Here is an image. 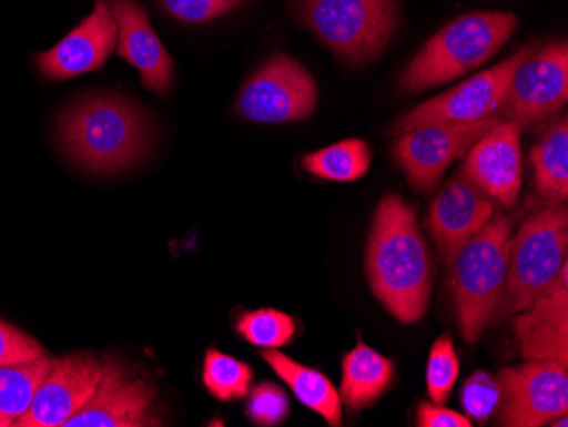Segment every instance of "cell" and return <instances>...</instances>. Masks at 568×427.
I'll list each match as a JSON object with an SVG mask.
<instances>
[{
	"label": "cell",
	"mask_w": 568,
	"mask_h": 427,
	"mask_svg": "<svg viewBox=\"0 0 568 427\" xmlns=\"http://www.w3.org/2000/svg\"><path fill=\"white\" fill-rule=\"evenodd\" d=\"M366 271L376 298L397 321L416 324L426 315L433 283L429 253L416 210L394 194L376 210Z\"/></svg>",
	"instance_id": "6da1fadb"
},
{
	"label": "cell",
	"mask_w": 568,
	"mask_h": 427,
	"mask_svg": "<svg viewBox=\"0 0 568 427\" xmlns=\"http://www.w3.org/2000/svg\"><path fill=\"white\" fill-rule=\"evenodd\" d=\"M67 154L89 171L114 174L135 165L150 145L149 124L139 108L114 95L73 104L59 121Z\"/></svg>",
	"instance_id": "7a4b0ae2"
},
{
	"label": "cell",
	"mask_w": 568,
	"mask_h": 427,
	"mask_svg": "<svg viewBox=\"0 0 568 427\" xmlns=\"http://www.w3.org/2000/svg\"><path fill=\"white\" fill-rule=\"evenodd\" d=\"M510 228L507 216H496L448 261L449 289L459 329L467 343H477L497 321L506 295Z\"/></svg>",
	"instance_id": "3957f363"
},
{
	"label": "cell",
	"mask_w": 568,
	"mask_h": 427,
	"mask_svg": "<svg viewBox=\"0 0 568 427\" xmlns=\"http://www.w3.org/2000/svg\"><path fill=\"white\" fill-rule=\"evenodd\" d=\"M518 27V18L510 12L462 16L424 44L398 85L407 92H420L455 81L493 59Z\"/></svg>",
	"instance_id": "277c9868"
},
{
	"label": "cell",
	"mask_w": 568,
	"mask_h": 427,
	"mask_svg": "<svg viewBox=\"0 0 568 427\" xmlns=\"http://www.w3.org/2000/svg\"><path fill=\"white\" fill-rule=\"evenodd\" d=\"M400 0H300L298 16L344 62L366 63L390 43Z\"/></svg>",
	"instance_id": "5b68a950"
},
{
	"label": "cell",
	"mask_w": 568,
	"mask_h": 427,
	"mask_svg": "<svg viewBox=\"0 0 568 427\" xmlns=\"http://www.w3.org/2000/svg\"><path fill=\"white\" fill-rule=\"evenodd\" d=\"M567 253V210L555 206L526 220L518 235L510 238L506 295L497 321L528 311L557 282Z\"/></svg>",
	"instance_id": "8992f818"
},
{
	"label": "cell",
	"mask_w": 568,
	"mask_h": 427,
	"mask_svg": "<svg viewBox=\"0 0 568 427\" xmlns=\"http://www.w3.org/2000/svg\"><path fill=\"white\" fill-rule=\"evenodd\" d=\"M536 43L526 44L506 62L477 73L470 81L456 85L452 91L429 99L395 121L392 135H404L427 123H475L499 113L506 98L514 70L535 50Z\"/></svg>",
	"instance_id": "52a82bcc"
},
{
	"label": "cell",
	"mask_w": 568,
	"mask_h": 427,
	"mask_svg": "<svg viewBox=\"0 0 568 427\" xmlns=\"http://www.w3.org/2000/svg\"><path fill=\"white\" fill-rule=\"evenodd\" d=\"M568 99V44L535 48L514 70L499 110L503 120L531 129L557 114Z\"/></svg>",
	"instance_id": "ba28073f"
},
{
	"label": "cell",
	"mask_w": 568,
	"mask_h": 427,
	"mask_svg": "<svg viewBox=\"0 0 568 427\" xmlns=\"http://www.w3.org/2000/svg\"><path fill=\"white\" fill-rule=\"evenodd\" d=\"M317 103V84L312 73L292 57L276 55L245 82L237 110L245 120L280 124L305 120Z\"/></svg>",
	"instance_id": "9c48e42d"
},
{
	"label": "cell",
	"mask_w": 568,
	"mask_h": 427,
	"mask_svg": "<svg viewBox=\"0 0 568 427\" xmlns=\"http://www.w3.org/2000/svg\"><path fill=\"white\" fill-rule=\"evenodd\" d=\"M568 365L528 362L504 368L497 376L500 388L497 424L506 427H538L567 416Z\"/></svg>",
	"instance_id": "30bf717a"
},
{
	"label": "cell",
	"mask_w": 568,
	"mask_h": 427,
	"mask_svg": "<svg viewBox=\"0 0 568 427\" xmlns=\"http://www.w3.org/2000/svg\"><path fill=\"white\" fill-rule=\"evenodd\" d=\"M499 114L475 123H427L397 136L394 155L408 183L420 193H430L456 159L494 129Z\"/></svg>",
	"instance_id": "8fae6325"
},
{
	"label": "cell",
	"mask_w": 568,
	"mask_h": 427,
	"mask_svg": "<svg viewBox=\"0 0 568 427\" xmlns=\"http://www.w3.org/2000/svg\"><path fill=\"white\" fill-rule=\"evenodd\" d=\"M104 363L92 355L51 359L50 369L37 388L30 409L12 423L14 427H63L91 400L101 384Z\"/></svg>",
	"instance_id": "7c38bea8"
},
{
	"label": "cell",
	"mask_w": 568,
	"mask_h": 427,
	"mask_svg": "<svg viewBox=\"0 0 568 427\" xmlns=\"http://www.w3.org/2000/svg\"><path fill=\"white\" fill-rule=\"evenodd\" d=\"M155 388L140 376L108 363L91 400L77 410L63 427H145L161 420L150 416Z\"/></svg>",
	"instance_id": "4fadbf2b"
},
{
	"label": "cell",
	"mask_w": 568,
	"mask_h": 427,
	"mask_svg": "<svg viewBox=\"0 0 568 427\" xmlns=\"http://www.w3.org/2000/svg\"><path fill=\"white\" fill-rule=\"evenodd\" d=\"M462 174L487 196L513 206L523 184L521 129L500 120L467 152Z\"/></svg>",
	"instance_id": "5bb4252c"
},
{
	"label": "cell",
	"mask_w": 568,
	"mask_h": 427,
	"mask_svg": "<svg viewBox=\"0 0 568 427\" xmlns=\"http://www.w3.org/2000/svg\"><path fill=\"white\" fill-rule=\"evenodd\" d=\"M118 44V24L108 0H98L91 16L59 44L40 53L37 65L44 78L65 81L101 69Z\"/></svg>",
	"instance_id": "9a60e30c"
},
{
	"label": "cell",
	"mask_w": 568,
	"mask_h": 427,
	"mask_svg": "<svg viewBox=\"0 0 568 427\" xmlns=\"http://www.w3.org/2000/svg\"><path fill=\"white\" fill-rule=\"evenodd\" d=\"M528 314L514 318L513 329L526 362H561L568 365V264L557 282L541 293Z\"/></svg>",
	"instance_id": "2e32d148"
},
{
	"label": "cell",
	"mask_w": 568,
	"mask_h": 427,
	"mask_svg": "<svg viewBox=\"0 0 568 427\" xmlns=\"http://www.w3.org/2000/svg\"><path fill=\"white\" fill-rule=\"evenodd\" d=\"M493 215V200L468 177L462 174L446 184L434 200L427 222L443 260L448 263L463 244L490 222Z\"/></svg>",
	"instance_id": "e0dca14e"
},
{
	"label": "cell",
	"mask_w": 568,
	"mask_h": 427,
	"mask_svg": "<svg viewBox=\"0 0 568 427\" xmlns=\"http://www.w3.org/2000/svg\"><path fill=\"white\" fill-rule=\"evenodd\" d=\"M118 24V57L135 67L143 88L165 94L172 84L174 62L136 0H111Z\"/></svg>",
	"instance_id": "ac0fdd59"
},
{
	"label": "cell",
	"mask_w": 568,
	"mask_h": 427,
	"mask_svg": "<svg viewBox=\"0 0 568 427\" xmlns=\"http://www.w3.org/2000/svg\"><path fill=\"white\" fill-rule=\"evenodd\" d=\"M263 358L308 409L324 417L331 426L343 424V400L327 376L276 349L264 350Z\"/></svg>",
	"instance_id": "d6986e66"
},
{
	"label": "cell",
	"mask_w": 568,
	"mask_h": 427,
	"mask_svg": "<svg viewBox=\"0 0 568 427\" xmlns=\"http://www.w3.org/2000/svg\"><path fill=\"white\" fill-rule=\"evenodd\" d=\"M394 375V362L359 340L343 359L341 400L351 410L365 409L390 387Z\"/></svg>",
	"instance_id": "ffe728a7"
},
{
	"label": "cell",
	"mask_w": 568,
	"mask_h": 427,
	"mask_svg": "<svg viewBox=\"0 0 568 427\" xmlns=\"http://www.w3.org/2000/svg\"><path fill=\"white\" fill-rule=\"evenodd\" d=\"M536 190L560 203L568 196V121L561 118L532 149Z\"/></svg>",
	"instance_id": "44dd1931"
},
{
	"label": "cell",
	"mask_w": 568,
	"mask_h": 427,
	"mask_svg": "<svg viewBox=\"0 0 568 427\" xmlns=\"http://www.w3.org/2000/svg\"><path fill=\"white\" fill-rule=\"evenodd\" d=\"M303 167L322 180L351 183L369 171L372 149L363 140L349 139L305 155Z\"/></svg>",
	"instance_id": "7402d4cb"
},
{
	"label": "cell",
	"mask_w": 568,
	"mask_h": 427,
	"mask_svg": "<svg viewBox=\"0 0 568 427\" xmlns=\"http://www.w3.org/2000/svg\"><path fill=\"white\" fill-rule=\"evenodd\" d=\"M51 359H33L18 365L0 366V414L12 420L30 409L37 388L50 369Z\"/></svg>",
	"instance_id": "603a6c76"
},
{
	"label": "cell",
	"mask_w": 568,
	"mask_h": 427,
	"mask_svg": "<svg viewBox=\"0 0 568 427\" xmlns=\"http://www.w3.org/2000/svg\"><path fill=\"white\" fill-rule=\"evenodd\" d=\"M252 368L222 350L210 349L204 356L203 384L213 397L222 401L239 400L248 394Z\"/></svg>",
	"instance_id": "cb8c5ba5"
},
{
	"label": "cell",
	"mask_w": 568,
	"mask_h": 427,
	"mask_svg": "<svg viewBox=\"0 0 568 427\" xmlns=\"http://www.w3.org/2000/svg\"><path fill=\"white\" fill-rule=\"evenodd\" d=\"M237 331L244 339L264 349L286 346L295 337L296 322L284 312L263 308L247 312L237 321Z\"/></svg>",
	"instance_id": "d4e9b609"
},
{
	"label": "cell",
	"mask_w": 568,
	"mask_h": 427,
	"mask_svg": "<svg viewBox=\"0 0 568 427\" xmlns=\"http://www.w3.org/2000/svg\"><path fill=\"white\" fill-rule=\"evenodd\" d=\"M459 362L449 334L434 340L427 363V392L434 404H445L458 380Z\"/></svg>",
	"instance_id": "484cf974"
},
{
	"label": "cell",
	"mask_w": 568,
	"mask_h": 427,
	"mask_svg": "<svg viewBox=\"0 0 568 427\" xmlns=\"http://www.w3.org/2000/svg\"><path fill=\"white\" fill-rule=\"evenodd\" d=\"M500 404V388L497 378L488 373L471 375L462 388V406L474 419L487 420Z\"/></svg>",
	"instance_id": "4316f807"
},
{
	"label": "cell",
	"mask_w": 568,
	"mask_h": 427,
	"mask_svg": "<svg viewBox=\"0 0 568 427\" xmlns=\"http://www.w3.org/2000/svg\"><path fill=\"white\" fill-rule=\"evenodd\" d=\"M290 413V400L280 387L263 384L252 390L247 416L257 426H277Z\"/></svg>",
	"instance_id": "83f0119b"
},
{
	"label": "cell",
	"mask_w": 568,
	"mask_h": 427,
	"mask_svg": "<svg viewBox=\"0 0 568 427\" xmlns=\"http://www.w3.org/2000/svg\"><path fill=\"white\" fill-rule=\"evenodd\" d=\"M48 356L47 349L14 325L0 321V366L18 365Z\"/></svg>",
	"instance_id": "f1b7e54d"
},
{
	"label": "cell",
	"mask_w": 568,
	"mask_h": 427,
	"mask_svg": "<svg viewBox=\"0 0 568 427\" xmlns=\"http://www.w3.org/2000/svg\"><path fill=\"white\" fill-rule=\"evenodd\" d=\"M169 14L184 22H209L232 9L241 6L245 0H161Z\"/></svg>",
	"instance_id": "f546056e"
},
{
	"label": "cell",
	"mask_w": 568,
	"mask_h": 427,
	"mask_svg": "<svg viewBox=\"0 0 568 427\" xmlns=\"http://www.w3.org/2000/svg\"><path fill=\"white\" fill-rule=\"evenodd\" d=\"M419 427H471V420L463 414L442 407V404H420L417 410Z\"/></svg>",
	"instance_id": "4dcf8cb0"
},
{
	"label": "cell",
	"mask_w": 568,
	"mask_h": 427,
	"mask_svg": "<svg viewBox=\"0 0 568 427\" xmlns=\"http://www.w3.org/2000/svg\"><path fill=\"white\" fill-rule=\"evenodd\" d=\"M12 423H14V420H12L11 417L2 416V414H0V427L12 426Z\"/></svg>",
	"instance_id": "1f68e13d"
}]
</instances>
